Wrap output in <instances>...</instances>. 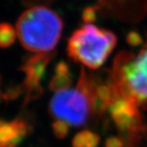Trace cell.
Listing matches in <instances>:
<instances>
[{"instance_id":"obj_4","label":"cell","mask_w":147,"mask_h":147,"mask_svg":"<svg viewBox=\"0 0 147 147\" xmlns=\"http://www.w3.org/2000/svg\"><path fill=\"white\" fill-rule=\"evenodd\" d=\"M110 83L118 94L139 107L147 106V45L136 55H118Z\"/></svg>"},{"instance_id":"obj_3","label":"cell","mask_w":147,"mask_h":147,"mask_svg":"<svg viewBox=\"0 0 147 147\" xmlns=\"http://www.w3.org/2000/svg\"><path fill=\"white\" fill-rule=\"evenodd\" d=\"M116 45L117 37L112 31L86 23L69 37L67 53L74 61L96 70L107 61Z\"/></svg>"},{"instance_id":"obj_14","label":"cell","mask_w":147,"mask_h":147,"mask_svg":"<svg viewBox=\"0 0 147 147\" xmlns=\"http://www.w3.org/2000/svg\"><path fill=\"white\" fill-rule=\"evenodd\" d=\"M129 37H130V39H129V43H130L131 45H138V44H139L140 37H139V36H138V34H134V33H131V34L129 35Z\"/></svg>"},{"instance_id":"obj_9","label":"cell","mask_w":147,"mask_h":147,"mask_svg":"<svg viewBox=\"0 0 147 147\" xmlns=\"http://www.w3.org/2000/svg\"><path fill=\"white\" fill-rule=\"evenodd\" d=\"M17 33L8 23H0V47L6 48L12 45L15 41Z\"/></svg>"},{"instance_id":"obj_8","label":"cell","mask_w":147,"mask_h":147,"mask_svg":"<svg viewBox=\"0 0 147 147\" xmlns=\"http://www.w3.org/2000/svg\"><path fill=\"white\" fill-rule=\"evenodd\" d=\"M99 143V136L92 131L83 130L75 136L73 147H97Z\"/></svg>"},{"instance_id":"obj_13","label":"cell","mask_w":147,"mask_h":147,"mask_svg":"<svg viewBox=\"0 0 147 147\" xmlns=\"http://www.w3.org/2000/svg\"><path fill=\"white\" fill-rule=\"evenodd\" d=\"M52 0H22V2L28 5H32L33 6H41L45 4L51 3Z\"/></svg>"},{"instance_id":"obj_2","label":"cell","mask_w":147,"mask_h":147,"mask_svg":"<svg viewBox=\"0 0 147 147\" xmlns=\"http://www.w3.org/2000/svg\"><path fill=\"white\" fill-rule=\"evenodd\" d=\"M63 30V22L51 9L33 6L17 20L16 33L22 46L36 53H50L58 45Z\"/></svg>"},{"instance_id":"obj_5","label":"cell","mask_w":147,"mask_h":147,"mask_svg":"<svg viewBox=\"0 0 147 147\" xmlns=\"http://www.w3.org/2000/svg\"><path fill=\"white\" fill-rule=\"evenodd\" d=\"M138 108V105L117 92L108 107L114 123L123 131H136L142 127V119Z\"/></svg>"},{"instance_id":"obj_6","label":"cell","mask_w":147,"mask_h":147,"mask_svg":"<svg viewBox=\"0 0 147 147\" xmlns=\"http://www.w3.org/2000/svg\"><path fill=\"white\" fill-rule=\"evenodd\" d=\"M53 54L38 53L26 59L22 67V71L25 74L23 85L27 92L26 99L31 100L37 98L43 92L41 88V80L44 76L46 67L51 60Z\"/></svg>"},{"instance_id":"obj_1","label":"cell","mask_w":147,"mask_h":147,"mask_svg":"<svg viewBox=\"0 0 147 147\" xmlns=\"http://www.w3.org/2000/svg\"><path fill=\"white\" fill-rule=\"evenodd\" d=\"M107 109L97 96V83L88 76L84 68L75 88H66L55 92L49 104V113L55 121L69 127H82L93 114Z\"/></svg>"},{"instance_id":"obj_7","label":"cell","mask_w":147,"mask_h":147,"mask_svg":"<svg viewBox=\"0 0 147 147\" xmlns=\"http://www.w3.org/2000/svg\"><path fill=\"white\" fill-rule=\"evenodd\" d=\"M72 75L68 66L65 62H59L55 67L54 74L50 82V88L53 91H58L71 87Z\"/></svg>"},{"instance_id":"obj_12","label":"cell","mask_w":147,"mask_h":147,"mask_svg":"<svg viewBox=\"0 0 147 147\" xmlns=\"http://www.w3.org/2000/svg\"><path fill=\"white\" fill-rule=\"evenodd\" d=\"M123 144L121 141V139L115 138V136H112V138H108L106 142L107 147H122Z\"/></svg>"},{"instance_id":"obj_10","label":"cell","mask_w":147,"mask_h":147,"mask_svg":"<svg viewBox=\"0 0 147 147\" xmlns=\"http://www.w3.org/2000/svg\"><path fill=\"white\" fill-rule=\"evenodd\" d=\"M52 127H53V132H54L55 136H58L59 138H63L67 134L69 126L63 121H55L53 122Z\"/></svg>"},{"instance_id":"obj_11","label":"cell","mask_w":147,"mask_h":147,"mask_svg":"<svg viewBox=\"0 0 147 147\" xmlns=\"http://www.w3.org/2000/svg\"><path fill=\"white\" fill-rule=\"evenodd\" d=\"M102 4L110 5H127L136 3L138 0H100ZM140 1H144V0H140Z\"/></svg>"}]
</instances>
